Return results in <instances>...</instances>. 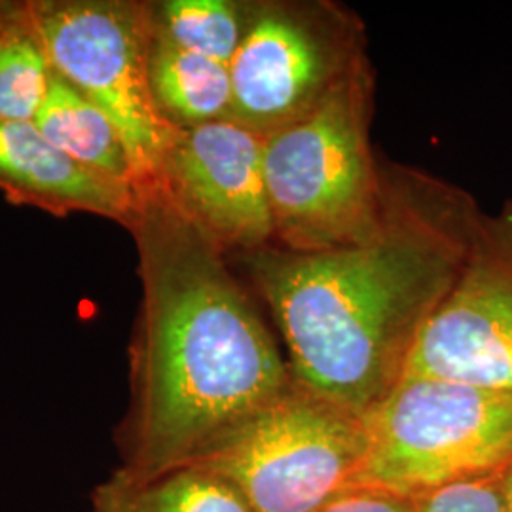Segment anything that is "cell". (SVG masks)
<instances>
[{
	"instance_id": "obj_1",
	"label": "cell",
	"mask_w": 512,
	"mask_h": 512,
	"mask_svg": "<svg viewBox=\"0 0 512 512\" xmlns=\"http://www.w3.org/2000/svg\"><path fill=\"white\" fill-rule=\"evenodd\" d=\"M484 215L456 184L384 164L380 215L365 236L325 251L272 245L241 255L294 382L366 418L401 382Z\"/></svg>"
},
{
	"instance_id": "obj_2",
	"label": "cell",
	"mask_w": 512,
	"mask_h": 512,
	"mask_svg": "<svg viewBox=\"0 0 512 512\" xmlns=\"http://www.w3.org/2000/svg\"><path fill=\"white\" fill-rule=\"evenodd\" d=\"M141 306L129 404L114 440L131 480L190 467L294 385L287 355L228 266V253L160 179L137 186L128 226Z\"/></svg>"
},
{
	"instance_id": "obj_3",
	"label": "cell",
	"mask_w": 512,
	"mask_h": 512,
	"mask_svg": "<svg viewBox=\"0 0 512 512\" xmlns=\"http://www.w3.org/2000/svg\"><path fill=\"white\" fill-rule=\"evenodd\" d=\"M368 57L310 112L264 135L274 245L325 251L365 236L380 215L384 164L370 141Z\"/></svg>"
},
{
	"instance_id": "obj_4",
	"label": "cell",
	"mask_w": 512,
	"mask_h": 512,
	"mask_svg": "<svg viewBox=\"0 0 512 512\" xmlns=\"http://www.w3.org/2000/svg\"><path fill=\"white\" fill-rule=\"evenodd\" d=\"M365 425L353 488L414 497L511 467V391L404 376Z\"/></svg>"
},
{
	"instance_id": "obj_5",
	"label": "cell",
	"mask_w": 512,
	"mask_h": 512,
	"mask_svg": "<svg viewBox=\"0 0 512 512\" xmlns=\"http://www.w3.org/2000/svg\"><path fill=\"white\" fill-rule=\"evenodd\" d=\"M365 452V418L294 382L190 467L219 476L251 512H310L353 488Z\"/></svg>"
},
{
	"instance_id": "obj_6",
	"label": "cell",
	"mask_w": 512,
	"mask_h": 512,
	"mask_svg": "<svg viewBox=\"0 0 512 512\" xmlns=\"http://www.w3.org/2000/svg\"><path fill=\"white\" fill-rule=\"evenodd\" d=\"M44 48L65 82L120 131L137 186L158 179L179 129L158 109L150 86L154 6L135 0H29Z\"/></svg>"
},
{
	"instance_id": "obj_7",
	"label": "cell",
	"mask_w": 512,
	"mask_h": 512,
	"mask_svg": "<svg viewBox=\"0 0 512 512\" xmlns=\"http://www.w3.org/2000/svg\"><path fill=\"white\" fill-rule=\"evenodd\" d=\"M363 23L334 2H249L230 61V118L262 137L319 105L366 59Z\"/></svg>"
},
{
	"instance_id": "obj_8",
	"label": "cell",
	"mask_w": 512,
	"mask_h": 512,
	"mask_svg": "<svg viewBox=\"0 0 512 512\" xmlns=\"http://www.w3.org/2000/svg\"><path fill=\"white\" fill-rule=\"evenodd\" d=\"M404 376L512 393V200L484 215L458 283L421 332Z\"/></svg>"
},
{
	"instance_id": "obj_9",
	"label": "cell",
	"mask_w": 512,
	"mask_h": 512,
	"mask_svg": "<svg viewBox=\"0 0 512 512\" xmlns=\"http://www.w3.org/2000/svg\"><path fill=\"white\" fill-rule=\"evenodd\" d=\"M158 179L230 255L274 245L264 179V137L232 118L179 129Z\"/></svg>"
},
{
	"instance_id": "obj_10",
	"label": "cell",
	"mask_w": 512,
	"mask_h": 512,
	"mask_svg": "<svg viewBox=\"0 0 512 512\" xmlns=\"http://www.w3.org/2000/svg\"><path fill=\"white\" fill-rule=\"evenodd\" d=\"M0 192L8 202L55 217L86 213L126 228L137 207V186L74 162L33 122L19 120H0Z\"/></svg>"
},
{
	"instance_id": "obj_11",
	"label": "cell",
	"mask_w": 512,
	"mask_h": 512,
	"mask_svg": "<svg viewBox=\"0 0 512 512\" xmlns=\"http://www.w3.org/2000/svg\"><path fill=\"white\" fill-rule=\"evenodd\" d=\"M150 86L158 109L173 128H196L232 114L230 67L177 46L156 27V21Z\"/></svg>"
},
{
	"instance_id": "obj_12",
	"label": "cell",
	"mask_w": 512,
	"mask_h": 512,
	"mask_svg": "<svg viewBox=\"0 0 512 512\" xmlns=\"http://www.w3.org/2000/svg\"><path fill=\"white\" fill-rule=\"evenodd\" d=\"M33 124L46 141L74 162L114 181L137 186L135 167L120 131L59 74L52 76Z\"/></svg>"
},
{
	"instance_id": "obj_13",
	"label": "cell",
	"mask_w": 512,
	"mask_h": 512,
	"mask_svg": "<svg viewBox=\"0 0 512 512\" xmlns=\"http://www.w3.org/2000/svg\"><path fill=\"white\" fill-rule=\"evenodd\" d=\"M92 512H251L238 492L200 467H183L150 480L116 471L90 495Z\"/></svg>"
},
{
	"instance_id": "obj_14",
	"label": "cell",
	"mask_w": 512,
	"mask_h": 512,
	"mask_svg": "<svg viewBox=\"0 0 512 512\" xmlns=\"http://www.w3.org/2000/svg\"><path fill=\"white\" fill-rule=\"evenodd\" d=\"M54 67L27 2H0V120L33 122Z\"/></svg>"
},
{
	"instance_id": "obj_15",
	"label": "cell",
	"mask_w": 512,
	"mask_h": 512,
	"mask_svg": "<svg viewBox=\"0 0 512 512\" xmlns=\"http://www.w3.org/2000/svg\"><path fill=\"white\" fill-rule=\"evenodd\" d=\"M249 2L167 0L154 4L156 27L188 52L230 65L247 29Z\"/></svg>"
},
{
	"instance_id": "obj_16",
	"label": "cell",
	"mask_w": 512,
	"mask_h": 512,
	"mask_svg": "<svg viewBox=\"0 0 512 512\" xmlns=\"http://www.w3.org/2000/svg\"><path fill=\"white\" fill-rule=\"evenodd\" d=\"M505 473L465 478L414 495V512H509Z\"/></svg>"
},
{
	"instance_id": "obj_17",
	"label": "cell",
	"mask_w": 512,
	"mask_h": 512,
	"mask_svg": "<svg viewBox=\"0 0 512 512\" xmlns=\"http://www.w3.org/2000/svg\"><path fill=\"white\" fill-rule=\"evenodd\" d=\"M310 512H414L412 497L372 488H349Z\"/></svg>"
},
{
	"instance_id": "obj_18",
	"label": "cell",
	"mask_w": 512,
	"mask_h": 512,
	"mask_svg": "<svg viewBox=\"0 0 512 512\" xmlns=\"http://www.w3.org/2000/svg\"><path fill=\"white\" fill-rule=\"evenodd\" d=\"M505 499H507V509L512 512V463L505 473Z\"/></svg>"
}]
</instances>
